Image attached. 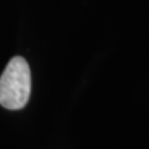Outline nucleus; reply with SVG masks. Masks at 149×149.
Here are the masks:
<instances>
[{
    "instance_id": "nucleus-1",
    "label": "nucleus",
    "mask_w": 149,
    "mask_h": 149,
    "mask_svg": "<svg viewBox=\"0 0 149 149\" xmlns=\"http://www.w3.org/2000/svg\"><path fill=\"white\" fill-rule=\"evenodd\" d=\"M30 92L29 65L20 56L13 57L0 76V104L6 109H20L26 106Z\"/></svg>"
}]
</instances>
